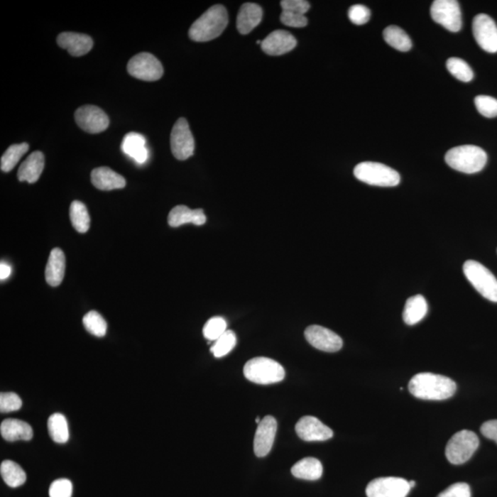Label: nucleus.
I'll return each instance as SVG.
<instances>
[{
  "mask_svg": "<svg viewBox=\"0 0 497 497\" xmlns=\"http://www.w3.org/2000/svg\"><path fill=\"white\" fill-rule=\"evenodd\" d=\"M456 390L454 381L434 373H419L409 382L410 393L422 400H447L454 395Z\"/></svg>",
  "mask_w": 497,
  "mask_h": 497,
  "instance_id": "obj_1",
  "label": "nucleus"
},
{
  "mask_svg": "<svg viewBox=\"0 0 497 497\" xmlns=\"http://www.w3.org/2000/svg\"><path fill=\"white\" fill-rule=\"evenodd\" d=\"M229 23L228 12L222 5L208 9L192 23L189 36L195 42H208L217 38Z\"/></svg>",
  "mask_w": 497,
  "mask_h": 497,
  "instance_id": "obj_2",
  "label": "nucleus"
},
{
  "mask_svg": "<svg viewBox=\"0 0 497 497\" xmlns=\"http://www.w3.org/2000/svg\"><path fill=\"white\" fill-rule=\"evenodd\" d=\"M445 160L447 165L458 172L477 173L486 167L487 154L483 148L477 146H459L447 152Z\"/></svg>",
  "mask_w": 497,
  "mask_h": 497,
  "instance_id": "obj_3",
  "label": "nucleus"
},
{
  "mask_svg": "<svg viewBox=\"0 0 497 497\" xmlns=\"http://www.w3.org/2000/svg\"><path fill=\"white\" fill-rule=\"evenodd\" d=\"M244 374L248 381L256 384L278 383L285 378L284 368L268 357H256L245 364Z\"/></svg>",
  "mask_w": 497,
  "mask_h": 497,
  "instance_id": "obj_4",
  "label": "nucleus"
},
{
  "mask_svg": "<svg viewBox=\"0 0 497 497\" xmlns=\"http://www.w3.org/2000/svg\"><path fill=\"white\" fill-rule=\"evenodd\" d=\"M354 174L360 182L381 187H394L400 182V174L395 170L384 164L371 161L357 164Z\"/></svg>",
  "mask_w": 497,
  "mask_h": 497,
  "instance_id": "obj_5",
  "label": "nucleus"
},
{
  "mask_svg": "<svg viewBox=\"0 0 497 497\" xmlns=\"http://www.w3.org/2000/svg\"><path fill=\"white\" fill-rule=\"evenodd\" d=\"M464 273L475 290L486 300L497 302V279L490 270L476 261H466Z\"/></svg>",
  "mask_w": 497,
  "mask_h": 497,
  "instance_id": "obj_6",
  "label": "nucleus"
},
{
  "mask_svg": "<svg viewBox=\"0 0 497 497\" xmlns=\"http://www.w3.org/2000/svg\"><path fill=\"white\" fill-rule=\"evenodd\" d=\"M480 445L479 439L474 432L462 430L449 439L446 447L447 461L452 464H464L471 458Z\"/></svg>",
  "mask_w": 497,
  "mask_h": 497,
  "instance_id": "obj_7",
  "label": "nucleus"
},
{
  "mask_svg": "<svg viewBox=\"0 0 497 497\" xmlns=\"http://www.w3.org/2000/svg\"><path fill=\"white\" fill-rule=\"evenodd\" d=\"M434 21L452 33H458L462 27L461 7L456 0H436L430 9Z\"/></svg>",
  "mask_w": 497,
  "mask_h": 497,
  "instance_id": "obj_8",
  "label": "nucleus"
},
{
  "mask_svg": "<svg viewBox=\"0 0 497 497\" xmlns=\"http://www.w3.org/2000/svg\"><path fill=\"white\" fill-rule=\"evenodd\" d=\"M127 71L132 77L144 82H156L164 72L163 65L149 53H141L132 58L127 65Z\"/></svg>",
  "mask_w": 497,
  "mask_h": 497,
  "instance_id": "obj_9",
  "label": "nucleus"
},
{
  "mask_svg": "<svg viewBox=\"0 0 497 497\" xmlns=\"http://www.w3.org/2000/svg\"><path fill=\"white\" fill-rule=\"evenodd\" d=\"M195 138L187 120L180 118L174 124L170 133V148L173 156L179 160H185L194 155Z\"/></svg>",
  "mask_w": 497,
  "mask_h": 497,
  "instance_id": "obj_10",
  "label": "nucleus"
},
{
  "mask_svg": "<svg viewBox=\"0 0 497 497\" xmlns=\"http://www.w3.org/2000/svg\"><path fill=\"white\" fill-rule=\"evenodd\" d=\"M411 487L409 481L399 477H381L373 480L366 489L368 497H406Z\"/></svg>",
  "mask_w": 497,
  "mask_h": 497,
  "instance_id": "obj_11",
  "label": "nucleus"
},
{
  "mask_svg": "<svg viewBox=\"0 0 497 497\" xmlns=\"http://www.w3.org/2000/svg\"><path fill=\"white\" fill-rule=\"evenodd\" d=\"M472 32L481 49L490 54L497 53V26L492 18L478 14L472 21Z\"/></svg>",
  "mask_w": 497,
  "mask_h": 497,
  "instance_id": "obj_12",
  "label": "nucleus"
},
{
  "mask_svg": "<svg viewBox=\"0 0 497 497\" xmlns=\"http://www.w3.org/2000/svg\"><path fill=\"white\" fill-rule=\"evenodd\" d=\"M75 120L80 129L89 133L105 131L110 123L107 114L94 105H85L77 109L75 113Z\"/></svg>",
  "mask_w": 497,
  "mask_h": 497,
  "instance_id": "obj_13",
  "label": "nucleus"
},
{
  "mask_svg": "<svg viewBox=\"0 0 497 497\" xmlns=\"http://www.w3.org/2000/svg\"><path fill=\"white\" fill-rule=\"evenodd\" d=\"M305 337L313 347L324 352H337L343 347V340L339 335L322 326H309L305 331Z\"/></svg>",
  "mask_w": 497,
  "mask_h": 497,
  "instance_id": "obj_14",
  "label": "nucleus"
},
{
  "mask_svg": "<svg viewBox=\"0 0 497 497\" xmlns=\"http://www.w3.org/2000/svg\"><path fill=\"white\" fill-rule=\"evenodd\" d=\"M276 430L278 422L273 416H266L258 425L253 441L254 453L257 457L263 458L271 452Z\"/></svg>",
  "mask_w": 497,
  "mask_h": 497,
  "instance_id": "obj_15",
  "label": "nucleus"
},
{
  "mask_svg": "<svg viewBox=\"0 0 497 497\" xmlns=\"http://www.w3.org/2000/svg\"><path fill=\"white\" fill-rule=\"evenodd\" d=\"M297 436L304 441H325L332 439L334 432L315 416H304L296 425Z\"/></svg>",
  "mask_w": 497,
  "mask_h": 497,
  "instance_id": "obj_16",
  "label": "nucleus"
},
{
  "mask_svg": "<svg viewBox=\"0 0 497 497\" xmlns=\"http://www.w3.org/2000/svg\"><path fill=\"white\" fill-rule=\"evenodd\" d=\"M297 45V40L285 31H275L263 40L262 49L269 55H281L292 51Z\"/></svg>",
  "mask_w": 497,
  "mask_h": 497,
  "instance_id": "obj_17",
  "label": "nucleus"
},
{
  "mask_svg": "<svg viewBox=\"0 0 497 497\" xmlns=\"http://www.w3.org/2000/svg\"><path fill=\"white\" fill-rule=\"evenodd\" d=\"M58 43L61 48L67 50L73 57H82L92 49L91 36L77 33H62L58 37Z\"/></svg>",
  "mask_w": 497,
  "mask_h": 497,
  "instance_id": "obj_18",
  "label": "nucleus"
},
{
  "mask_svg": "<svg viewBox=\"0 0 497 497\" xmlns=\"http://www.w3.org/2000/svg\"><path fill=\"white\" fill-rule=\"evenodd\" d=\"M92 182L99 190L111 191L126 186V179L108 167H99L92 170Z\"/></svg>",
  "mask_w": 497,
  "mask_h": 497,
  "instance_id": "obj_19",
  "label": "nucleus"
},
{
  "mask_svg": "<svg viewBox=\"0 0 497 497\" xmlns=\"http://www.w3.org/2000/svg\"><path fill=\"white\" fill-rule=\"evenodd\" d=\"M206 222L207 217L203 209H190L186 206H177L173 208L168 217V223L173 228L188 223L201 226Z\"/></svg>",
  "mask_w": 497,
  "mask_h": 497,
  "instance_id": "obj_20",
  "label": "nucleus"
},
{
  "mask_svg": "<svg viewBox=\"0 0 497 497\" xmlns=\"http://www.w3.org/2000/svg\"><path fill=\"white\" fill-rule=\"evenodd\" d=\"M122 151L127 156L132 158L136 163L144 164L148 158V149L146 146L144 136L138 133H129L124 136L122 142Z\"/></svg>",
  "mask_w": 497,
  "mask_h": 497,
  "instance_id": "obj_21",
  "label": "nucleus"
},
{
  "mask_svg": "<svg viewBox=\"0 0 497 497\" xmlns=\"http://www.w3.org/2000/svg\"><path fill=\"white\" fill-rule=\"evenodd\" d=\"M0 433L7 441L31 440L33 437L32 427L28 422L18 419L9 418L1 422Z\"/></svg>",
  "mask_w": 497,
  "mask_h": 497,
  "instance_id": "obj_22",
  "label": "nucleus"
},
{
  "mask_svg": "<svg viewBox=\"0 0 497 497\" xmlns=\"http://www.w3.org/2000/svg\"><path fill=\"white\" fill-rule=\"evenodd\" d=\"M66 270V258L63 251L53 248L45 268V280L51 287H58L63 281Z\"/></svg>",
  "mask_w": 497,
  "mask_h": 497,
  "instance_id": "obj_23",
  "label": "nucleus"
},
{
  "mask_svg": "<svg viewBox=\"0 0 497 497\" xmlns=\"http://www.w3.org/2000/svg\"><path fill=\"white\" fill-rule=\"evenodd\" d=\"M45 168V156L41 151L31 154L18 170V179L21 182L34 183L38 181Z\"/></svg>",
  "mask_w": 497,
  "mask_h": 497,
  "instance_id": "obj_24",
  "label": "nucleus"
},
{
  "mask_svg": "<svg viewBox=\"0 0 497 497\" xmlns=\"http://www.w3.org/2000/svg\"><path fill=\"white\" fill-rule=\"evenodd\" d=\"M263 18V9L254 3H245L241 6L237 17V28L241 34H248L260 24Z\"/></svg>",
  "mask_w": 497,
  "mask_h": 497,
  "instance_id": "obj_25",
  "label": "nucleus"
},
{
  "mask_svg": "<svg viewBox=\"0 0 497 497\" xmlns=\"http://www.w3.org/2000/svg\"><path fill=\"white\" fill-rule=\"evenodd\" d=\"M428 310L427 300L422 295L408 298L403 310V321L408 325L420 322Z\"/></svg>",
  "mask_w": 497,
  "mask_h": 497,
  "instance_id": "obj_26",
  "label": "nucleus"
},
{
  "mask_svg": "<svg viewBox=\"0 0 497 497\" xmlns=\"http://www.w3.org/2000/svg\"><path fill=\"white\" fill-rule=\"evenodd\" d=\"M292 474L298 479L316 481L322 476V462L315 458H305L297 462L291 469Z\"/></svg>",
  "mask_w": 497,
  "mask_h": 497,
  "instance_id": "obj_27",
  "label": "nucleus"
},
{
  "mask_svg": "<svg viewBox=\"0 0 497 497\" xmlns=\"http://www.w3.org/2000/svg\"><path fill=\"white\" fill-rule=\"evenodd\" d=\"M383 37L385 41L391 48L400 52H408L412 48V40L405 31L400 29L396 25H390L384 30Z\"/></svg>",
  "mask_w": 497,
  "mask_h": 497,
  "instance_id": "obj_28",
  "label": "nucleus"
},
{
  "mask_svg": "<svg viewBox=\"0 0 497 497\" xmlns=\"http://www.w3.org/2000/svg\"><path fill=\"white\" fill-rule=\"evenodd\" d=\"M0 474L3 480L12 488L23 486L26 481V474L23 469L16 462L11 461H4L0 465Z\"/></svg>",
  "mask_w": 497,
  "mask_h": 497,
  "instance_id": "obj_29",
  "label": "nucleus"
},
{
  "mask_svg": "<svg viewBox=\"0 0 497 497\" xmlns=\"http://www.w3.org/2000/svg\"><path fill=\"white\" fill-rule=\"evenodd\" d=\"M50 437L55 443L63 444L70 439V431L66 417L61 414L50 416L48 422Z\"/></svg>",
  "mask_w": 497,
  "mask_h": 497,
  "instance_id": "obj_30",
  "label": "nucleus"
},
{
  "mask_svg": "<svg viewBox=\"0 0 497 497\" xmlns=\"http://www.w3.org/2000/svg\"><path fill=\"white\" fill-rule=\"evenodd\" d=\"M71 222L77 232L86 233L91 226V217L85 204L80 201H74L70 208Z\"/></svg>",
  "mask_w": 497,
  "mask_h": 497,
  "instance_id": "obj_31",
  "label": "nucleus"
},
{
  "mask_svg": "<svg viewBox=\"0 0 497 497\" xmlns=\"http://www.w3.org/2000/svg\"><path fill=\"white\" fill-rule=\"evenodd\" d=\"M29 151V145L27 143L11 146L1 158V170L4 173L11 172L17 165L21 158Z\"/></svg>",
  "mask_w": 497,
  "mask_h": 497,
  "instance_id": "obj_32",
  "label": "nucleus"
},
{
  "mask_svg": "<svg viewBox=\"0 0 497 497\" xmlns=\"http://www.w3.org/2000/svg\"><path fill=\"white\" fill-rule=\"evenodd\" d=\"M84 327L95 337H102L106 334L107 322L102 316L95 310L87 313L83 318Z\"/></svg>",
  "mask_w": 497,
  "mask_h": 497,
  "instance_id": "obj_33",
  "label": "nucleus"
},
{
  "mask_svg": "<svg viewBox=\"0 0 497 497\" xmlns=\"http://www.w3.org/2000/svg\"><path fill=\"white\" fill-rule=\"evenodd\" d=\"M447 68L453 77L462 82H470L474 79V72L471 67L461 58H449L447 61Z\"/></svg>",
  "mask_w": 497,
  "mask_h": 497,
  "instance_id": "obj_34",
  "label": "nucleus"
},
{
  "mask_svg": "<svg viewBox=\"0 0 497 497\" xmlns=\"http://www.w3.org/2000/svg\"><path fill=\"white\" fill-rule=\"evenodd\" d=\"M236 343H237V338H236L235 332L228 330L222 337L215 341V344L210 348V351L215 357L220 359V357L228 355L235 347Z\"/></svg>",
  "mask_w": 497,
  "mask_h": 497,
  "instance_id": "obj_35",
  "label": "nucleus"
},
{
  "mask_svg": "<svg viewBox=\"0 0 497 497\" xmlns=\"http://www.w3.org/2000/svg\"><path fill=\"white\" fill-rule=\"evenodd\" d=\"M226 330V322L222 317H213L208 320L206 325L204 326V337L209 341H217L222 337Z\"/></svg>",
  "mask_w": 497,
  "mask_h": 497,
  "instance_id": "obj_36",
  "label": "nucleus"
},
{
  "mask_svg": "<svg viewBox=\"0 0 497 497\" xmlns=\"http://www.w3.org/2000/svg\"><path fill=\"white\" fill-rule=\"evenodd\" d=\"M475 106L477 111L487 118L497 116V99L490 96L480 95L474 99Z\"/></svg>",
  "mask_w": 497,
  "mask_h": 497,
  "instance_id": "obj_37",
  "label": "nucleus"
},
{
  "mask_svg": "<svg viewBox=\"0 0 497 497\" xmlns=\"http://www.w3.org/2000/svg\"><path fill=\"white\" fill-rule=\"evenodd\" d=\"M23 406L21 398L14 393H2L0 394V411L11 413L18 411Z\"/></svg>",
  "mask_w": 497,
  "mask_h": 497,
  "instance_id": "obj_38",
  "label": "nucleus"
},
{
  "mask_svg": "<svg viewBox=\"0 0 497 497\" xmlns=\"http://www.w3.org/2000/svg\"><path fill=\"white\" fill-rule=\"evenodd\" d=\"M72 483L67 479H58L52 483L49 488L50 497L72 496Z\"/></svg>",
  "mask_w": 497,
  "mask_h": 497,
  "instance_id": "obj_39",
  "label": "nucleus"
},
{
  "mask_svg": "<svg viewBox=\"0 0 497 497\" xmlns=\"http://www.w3.org/2000/svg\"><path fill=\"white\" fill-rule=\"evenodd\" d=\"M371 13L368 8L366 6L361 4H356L352 6L348 11V17H349L350 21H352L354 24L356 25H364L371 18Z\"/></svg>",
  "mask_w": 497,
  "mask_h": 497,
  "instance_id": "obj_40",
  "label": "nucleus"
},
{
  "mask_svg": "<svg viewBox=\"0 0 497 497\" xmlns=\"http://www.w3.org/2000/svg\"><path fill=\"white\" fill-rule=\"evenodd\" d=\"M437 497H471V488L467 484L457 483L447 487Z\"/></svg>",
  "mask_w": 497,
  "mask_h": 497,
  "instance_id": "obj_41",
  "label": "nucleus"
},
{
  "mask_svg": "<svg viewBox=\"0 0 497 497\" xmlns=\"http://www.w3.org/2000/svg\"><path fill=\"white\" fill-rule=\"evenodd\" d=\"M281 7L283 11L305 15L309 11L310 3L305 0H283Z\"/></svg>",
  "mask_w": 497,
  "mask_h": 497,
  "instance_id": "obj_42",
  "label": "nucleus"
},
{
  "mask_svg": "<svg viewBox=\"0 0 497 497\" xmlns=\"http://www.w3.org/2000/svg\"><path fill=\"white\" fill-rule=\"evenodd\" d=\"M280 20L282 23L294 28L305 27L307 24V18L305 15L293 13V12L290 11H283Z\"/></svg>",
  "mask_w": 497,
  "mask_h": 497,
  "instance_id": "obj_43",
  "label": "nucleus"
},
{
  "mask_svg": "<svg viewBox=\"0 0 497 497\" xmlns=\"http://www.w3.org/2000/svg\"><path fill=\"white\" fill-rule=\"evenodd\" d=\"M481 432L487 439L496 441L497 443V420L484 422L481 427Z\"/></svg>",
  "mask_w": 497,
  "mask_h": 497,
  "instance_id": "obj_44",
  "label": "nucleus"
},
{
  "mask_svg": "<svg viewBox=\"0 0 497 497\" xmlns=\"http://www.w3.org/2000/svg\"><path fill=\"white\" fill-rule=\"evenodd\" d=\"M11 273V267L8 266L7 263H1L0 265V279L1 280H5L7 279Z\"/></svg>",
  "mask_w": 497,
  "mask_h": 497,
  "instance_id": "obj_45",
  "label": "nucleus"
},
{
  "mask_svg": "<svg viewBox=\"0 0 497 497\" xmlns=\"http://www.w3.org/2000/svg\"><path fill=\"white\" fill-rule=\"evenodd\" d=\"M409 486H410V487H411V489L414 488V487L415 486V481H409Z\"/></svg>",
  "mask_w": 497,
  "mask_h": 497,
  "instance_id": "obj_46",
  "label": "nucleus"
},
{
  "mask_svg": "<svg viewBox=\"0 0 497 497\" xmlns=\"http://www.w3.org/2000/svg\"><path fill=\"white\" fill-rule=\"evenodd\" d=\"M261 421H262V420H260V417L256 418V424L259 425Z\"/></svg>",
  "mask_w": 497,
  "mask_h": 497,
  "instance_id": "obj_47",
  "label": "nucleus"
}]
</instances>
